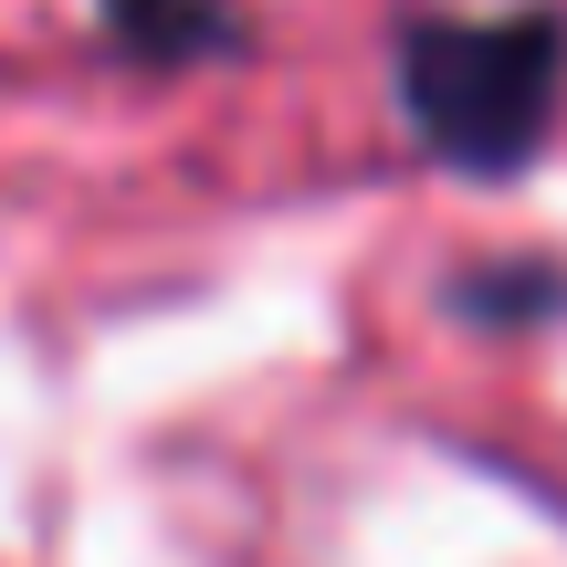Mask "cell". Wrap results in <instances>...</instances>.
<instances>
[{
  "label": "cell",
  "instance_id": "6da1fadb",
  "mask_svg": "<svg viewBox=\"0 0 567 567\" xmlns=\"http://www.w3.org/2000/svg\"><path fill=\"white\" fill-rule=\"evenodd\" d=\"M389 95L431 168L452 179H526L567 105V11L557 0H494V11H400L389 32Z\"/></svg>",
  "mask_w": 567,
  "mask_h": 567
},
{
  "label": "cell",
  "instance_id": "3957f363",
  "mask_svg": "<svg viewBox=\"0 0 567 567\" xmlns=\"http://www.w3.org/2000/svg\"><path fill=\"white\" fill-rule=\"evenodd\" d=\"M452 305L484 326H515V316H557L567 305V264H473L452 284Z\"/></svg>",
  "mask_w": 567,
  "mask_h": 567
},
{
  "label": "cell",
  "instance_id": "7a4b0ae2",
  "mask_svg": "<svg viewBox=\"0 0 567 567\" xmlns=\"http://www.w3.org/2000/svg\"><path fill=\"white\" fill-rule=\"evenodd\" d=\"M95 42L137 74H200L252 53V21L243 0H95Z\"/></svg>",
  "mask_w": 567,
  "mask_h": 567
}]
</instances>
